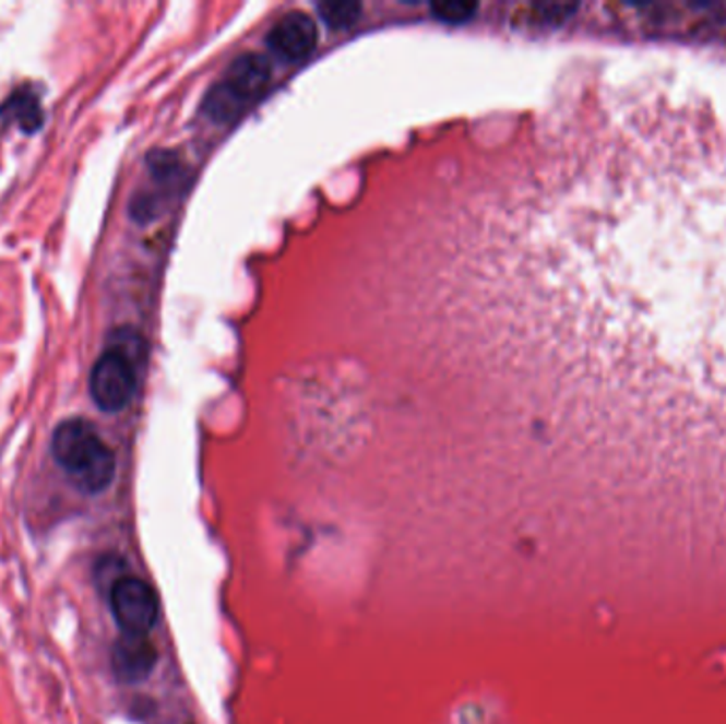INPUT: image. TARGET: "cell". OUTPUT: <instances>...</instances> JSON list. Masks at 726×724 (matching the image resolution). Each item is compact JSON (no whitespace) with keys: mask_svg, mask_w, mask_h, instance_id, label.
<instances>
[{"mask_svg":"<svg viewBox=\"0 0 726 724\" xmlns=\"http://www.w3.org/2000/svg\"><path fill=\"white\" fill-rule=\"evenodd\" d=\"M616 114L570 181L557 281L595 519L635 589L726 610V117L660 85Z\"/></svg>","mask_w":726,"mask_h":724,"instance_id":"6da1fadb","label":"cell"},{"mask_svg":"<svg viewBox=\"0 0 726 724\" xmlns=\"http://www.w3.org/2000/svg\"><path fill=\"white\" fill-rule=\"evenodd\" d=\"M51 455L83 494H103L114 483L115 453L90 420H62L51 434Z\"/></svg>","mask_w":726,"mask_h":724,"instance_id":"7a4b0ae2","label":"cell"},{"mask_svg":"<svg viewBox=\"0 0 726 724\" xmlns=\"http://www.w3.org/2000/svg\"><path fill=\"white\" fill-rule=\"evenodd\" d=\"M270 62L260 54H245L231 62L226 76L206 98V111L215 121H231L262 96L270 83Z\"/></svg>","mask_w":726,"mask_h":724,"instance_id":"3957f363","label":"cell"},{"mask_svg":"<svg viewBox=\"0 0 726 724\" xmlns=\"http://www.w3.org/2000/svg\"><path fill=\"white\" fill-rule=\"evenodd\" d=\"M136 384L139 372L134 351L121 341L109 344L96 359L90 375V395L94 404L103 413H119L132 402Z\"/></svg>","mask_w":726,"mask_h":724,"instance_id":"277c9868","label":"cell"},{"mask_svg":"<svg viewBox=\"0 0 726 724\" xmlns=\"http://www.w3.org/2000/svg\"><path fill=\"white\" fill-rule=\"evenodd\" d=\"M109 606L121 633L147 636L159 618L155 591L136 575H121L115 580L109 591Z\"/></svg>","mask_w":726,"mask_h":724,"instance_id":"5b68a950","label":"cell"},{"mask_svg":"<svg viewBox=\"0 0 726 724\" xmlns=\"http://www.w3.org/2000/svg\"><path fill=\"white\" fill-rule=\"evenodd\" d=\"M317 24L306 13H287L267 35L270 49L287 62H302L317 47Z\"/></svg>","mask_w":726,"mask_h":724,"instance_id":"8992f818","label":"cell"},{"mask_svg":"<svg viewBox=\"0 0 726 724\" xmlns=\"http://www.w3.org/2000/svg\"><path fill=\"white\" fill-rule=\"evenodd\" d=\"M157 663V652L147 636L121 633L114 644L111 665L117 680L126 685L143 683L153 672Z\"/></svg>","mask_w":726,"mask_h":724,"instance_id":"52a82bcc","label":"cell"},{"mask_svg":"<svg viewBox=\"0 0 726 724\" xmlns=\"http://www.w3.org/2000/svg\"><path fill=\"white\" fill-rule=\"evenodd\" d=\"M0 114L7 115L13 121H17L24 132H35V130L40 128V123H43V111H40L38 98L31 90L15 92L4 103V107L0 109Z\"/></svg>","mask_w":726,"mask_h":724,"instance_id":"ba28073f","label":"cell"},{"mask_svg":"<svg viewBox=\"0 0 726 724\" xmlns=\"http://www.w3.org/2000/svg\"><path fill=\"white\" fill-rule=\"evenodd\" d=\"M319 15L323 22L336 31L350 28L359 15H361V4L359 2H348V0H334V2H321L319 4Z\"/></svg>","mask_w":726,"mask_h":724,"instance_id":"9c48e42d","label":"cell"},{"mask_svg":"<svg viewBox=\"0 0 726 724\" xmlns=\"http://www.w3.org/2000/svg\"><path fill=\"white\" fill-rule=\"evenodd\" d=\"M431 11L442 22L463 24L469 17H474V13L478 11V4L476 2H461V0H447V2L431 4Z\"/></svg>","mask_w":726,"mask_h":724,"instance_id":"30bf717a","label":"cell"}]
</instances>
